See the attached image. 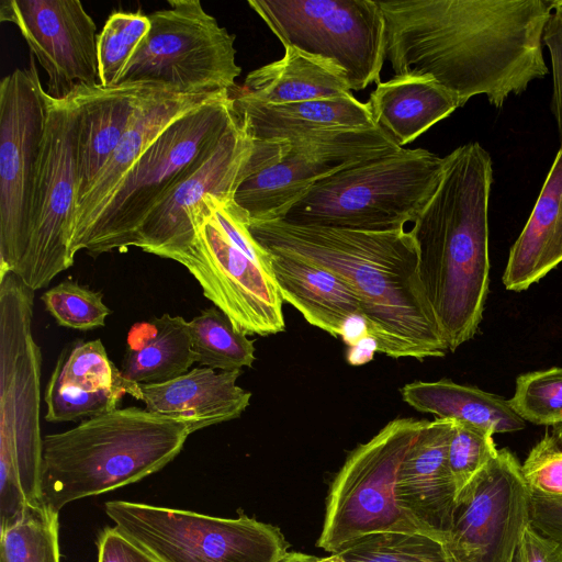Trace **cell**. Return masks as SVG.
I'll return each instance as SVG.
<instances>
[{"mask_svg": "<svg viewBox=\"0 0 562 562\" xmlns=\"http://www.w3.org/2000/svg\"><path fill=\"white\" fill-rule=\"evenodd\" d=\"M98 562H160L117 528H105L98 539Z\"/></svg>", "mask_w": 562, "mask_h": 562, "instance_id": "cell-41", "label": "cell"}, {"mask_svg": "<svg viewBox=\"0 0 562 562\" xmlns=\"http://www.w3.org/2000/svg\"><path fill=\"white\" fill-rule=\"evenodd\" d=\"M218 93L181 94L164 89L140 104L113 154L77 204L70 244L97 216L146 148L171 123Z\"/></svg>", "mask_w": 562, "mask_h": 562, "instance_id": "cell-21", "label": "cell"}, {"mask_svg": "<svg viewBox=\"0 0 562 562\" xmlns=\"http://www.w3.org/2000/svg\"><path fill=\"white\" fill-rule=\"evenodd\" d=\"M512 562H562V543L527 527Z\"/></svg>", "mask_w": 562, "mask_h": 562, "instance_id": "cell-43", "label": "cell"}, {"mask_svg": "<svg viewBox=\"0 0 562 562\" xmlns=\"http://www.w3.org/2000/svg\"><path fill=\"white\" fill-rule=\"evenodd\" d=\"M509 402L525 422L562 426V368L553 367L519 375Z\"/></svg>", "mask_w": 562, "mask_h": 562, "instance_id": "cell-36", "label": "cell"}, {"mask_svg": "<svg viewBox=\"0 0 562 562\" xmlns=\"http://www.w3.org/2000/svg\"><path fill=\"white\" fill-rule=\"evenodd\" d=\"M367 104L374 124L400 147L460 108L451 92L426 76H393L381 81Z\"/></svg>", "mask_w": 562, "mask_h": 562, "instance_id": "cell-26", "label": "cell"}, {"mask_svg": "<svg viewBox=\"0 0 562 562\" xmlns=\"http://www.w3.org/2000/svg\"><path fill=\"white\" fill-rule=\"evenodd\" d=\"M188 220V233L155 255L182 265L238 331L260 336L283 331V300L272 274L227 235L206 196Z\"/></svg>", "mask_w": 562, "mask_h": 562, "instance_id": "cell-10", "label": "cell"}, {"mask_svg": "<svg viewBox=\"0 0 562 562\" xmlns=\"http://www.w3.org/2000/svg\"><path fill=\"white\" fill-rule=\"evenodd\" d=\"M268 104H285L351 94L345 72L335 64L284 47V55L250 71L235 92Z\"/></svg>", "mask_w": 562, "mask_h": 562, "instance_id": "cell-27", "label": "cell"}, {"mask_svg": "<svg viewBox=\"0 0 562 562\" xmlns=\"http://www.w3.org/2000/svg\"><path fill=\"white\" fill-rule=\"evenodd\" d=\"M521 464L507 448L457 502L447 548L458 562H512L530 525V493Z\"/></svg>", "mask_w": 562, "mask_h": 562, "instance_id": "cell-17", "label": "cell"}, {"mask_svg": "<svg viewBox=\"0 0 562 562\" xmlns=\"http://www.w3.org/2000/svg\"><path fill=\"white\" fill-rule=\"evenodd\" d=\"M289 144L278 162L247 178L235 191L234 201L249 222L280 220L321 180L402 148L376 125L319 131Z\"/></svg>", "mask_w": 562, "mask_h": 562, "instance_id": "cell-15", "label": "cell"}, {"mask_svg": "<svg viewBox=\"0 0 562 562\" xmlns=\"http://www.w3.org/2000/svg\"><path fill=\"white\" fill-rule=\"evenodd\" d=\"M50 378L86 391L120 390L140 401L139 384L123 378L121 370L109 359L100 339L66 347Z\"/></svg>", "mask_w": 562, "mask_h": 562, "instance_id": "cell-32", "label": "cell"}, {"mask_svg": "<svg viewBox=\"0 0 562 562\" xmlns=\"http://www.w3.org/2000/svg\"><path fill=\"white\" fill-rule=\"evenodd\" d=\"M45 102L30 241L13 272L34 291L74 265L70 236L79 186L76 106L69 97L55 99L46 91Z\"/></svg>", "mask_w": 562, "mask_h": 562, "instance_id": "cell-13", "label": "cell"}, {"mask_svg": "<svg viewBox=\"0 0 562 562\" xmlns=\"http://www.w3.org/2000/svg\"><path fill=\"white\" fill-rule=\"evenodd\" d=\"M241 370L220 371L198 367L162 383L139 384L146 409L189 419L200 429L238 418L251 393L237 385Z\"/></svg>", "mask_w": 562, "mask_h": 562, "instance_id": "cell-22", "label": "cell"}, {"mask_svg": "<svg viewBox=\"0 0 562 562\" xmlns=\"http://www.w3.org/2000/svg\"><path fill=\"white\" fill-rule=\"evenodd\" d=\"M529 516L538 532L562 543V498L530 494Z\"/></svg>", "mask_w": 562, "mask_h": 562, "instance_id": "cell-42", "label": "cell"}, {"mask_svg": "<svg viewBox=\"0 0 562 562\" xmlns=\"http://www.w3.org/2000/svg\"><path fill=\"white\" fill-rule=\"evenodd\" d=\"M251 135L265 142L290 143L319 131L375 126L367 103L345 97L285 104L261 103L232 93Z\"/></svg>", "mask_w": 562, "mask_h": 562, "instance_id": "cell-24", "label": "cell"}, {"mask_svg": "<svg viewBox=\"0 0 562 562\" xmlns=\"http://www.w3.org/2000/svg\"><path fill=\"white\" fill-rule=\"evenodd\" d=\"M150 29L148 15L137 12H113L98 34L99 82L117 85L142 41Z\"/></svg>", "mask_w": 562, "mask_h": 562, "instance_id": "cell-34", "label": "cell"}, {"mask_svg": "<svg viewBox=\"0 0 562 562\" xmlns=\"http://www.w3.org/2000/svg\"><path fill=\"white\" fill-rule=\"evenodd\" d=\"M440 184L409 229L418 273L448 350L474 337L490 285V154L477 143L443 157Z\"/></svg>", "mask_w": 562, "mask_h": 562, "instance_id": "cell-3", "label": "cell"}, {"mask_svg": "<svg viewBox=\"0 0 562 562\" xmlns=\"http://www.w3.org/2000/svg\"><path fill=\"white\" fill-rule=\"evenodd\" d=\"M313 562H454L440 541L415 532H378Z\"/></svg>", "mask_w": 562, "mask_h": 562, "instance_id": "cell-31", "label": "cell"}, {"mask_svg": "<svg viewBox=\"0 0 562 562\" xmlns=\"http://www.w3.org/2000/svg\"><path fill=\"white\" fill-rule=\"evenodd\" d=\"M193 363L188 322L165 313L131 328L120 370L130 382L151 384L172 380Z\"/></svg>", "mask_w": 562, "mask_h": 562, "instance_id": "cell-28", "label": "cell"}, {"mask_svg": "<svg viewBox=\"0 0 562 562\" xmlns=\"http://www.w3.org/2000/svg\"><path fill=\"white\" fill-rule=\"evenodd\" d=\"M102 297L101 292L65 280L45 291L41 300L59 326L86 331L104 326L111 314Z\"/></svg>", "mask_w": 562, "mask_h": 562, "instance_id": "cell-37", "label": "cell"}, {"mask_svg": "<svg viewBox=\"0 0 562 562\" xmlns=\"http://www.w3.org/2000/svg\"><path fill=\"white\" fill-rule=\"evenodd\" d=\"M401 394L403 401L418 412L490 427L495 434L526 427V422L516 414L509 400L451 380L415 381L405 384Z\"/></svg>", "mask_w": 562, "mask_h": 562, "instance_id": "cell-29", "label": "cell"}, {"mask_svg": "<svg viewBox=\"0 0 562 562\" xmlns=\"http://www.w3.org/2000/svg\"><path fill=\"white\" fill-rule=\"evenodd\" d=\"M164 89L168 88L145 82L92 83L78 86L68 95L78 115L77 204L113 154L140 104Z\"/></svg>", "mask_w": 562, "mask_h": 562, "instance_id": "cell-20", "label": "cell"}, {"mask_svg": "<svg viewBox=\"0 0 562 562\" xmlns=\"http://www.w3.org/2000/svg\"><path fill=\"white\" fill-rule=\"evenodd\" d=\"M490 427L454 420L448 448V467L454 483L456 499L472 484L480 473L496 458Z\"/></svg>", "mask_w": 562, "mask_h": 562, "instance_id": "cell-35", "label": "cell"}, {"mask_svg": "<svg viewBox=\"0 0 562 562\" xmlns=\"http://www.w3.org/2000/svg\"><path fill=\"white\" fill-rule=\"evenodd\" d=\"M454 562H458V561L454 559Z\"/></svg>", "mask_w": 562, "mask_h": 562, "instance_id": "cell-45", "label": "cell"}, {"mask_svg": "<svg viewBox=\"0 0 562 562\" xmlns=\"http://www.w3.org/2000/svg\"><path fill=\"white\" fill-rule=\"evenodd\" d=\"M168 4L148 15L150 29L117 85L153 83L181 94L233 93L241 72L235 35L199 0H169Z\"/></svg>", "mask_w": 562, "mask_h": 562, "instance_id": "cell-9", "label": "cell"}, {"mask_svg": "<svg viewBox=\"0 0 562 562\" xmlns=\"http://www.w3.org/2000/svg\"><path fill=\"white\" fill-rule=\"evenodd\" d=\"M249 231L266 250L340 278L360 302L375 351L417 360L446 355L448 347L419 279L411 231L369 232L282 220L249 222Z\"/></svg>", "mask_w": 562, "mask_h": 562, "instance_id": "cell-2", "label": "cell"}, {"mask_svg": "<svg viewBox=\"0 0 562 562\" xmlns=\"http://www.w3.org/2000/svg\"><path fill=\"white\" fill-rule=\"evenodd\" d=\"M562 262V142L531 214L510 248L503 283L527 290Z\"/></svg>", "mask_w": 562, "mask_h": 562, "instance_id": "cell-25", "label": "cell"}, {"mask_svg": "<svg viewBox=\"0 0 562 562\" xmlns=\"http://www.w3.org/2000/svg\"><path fill=\"white\" fill-rule=\"evenodd\" d=\"M289 147V143L255 138L238 113L217 144L154 207L134 247L155 255L175 244L189 231L188 214L207 194L234 196L244 180L278 162Z\"/></svg>", "mask_w": 562, "mask_h": 562, "instance_id": "cell-16", "label": "cell"}, {"mask_svg": "<svg viewBox=\"0 0 562 562\" xmlns=\"http://www.w3.org/2000/svg\"><path fill=\"white\" fill-rule=\"evenodd\" d=\"M284 47L324 58L346 75L351 90L381 82L385 22L373 0H249Z\"/></svg>", "mask_w": 562, "mask_h": 562, "instance_id": "cell-12", "label": "cell"}, {"mask_svg": "<svg viewBox=\"0 0 562 562\" xmlns=\"http://www.w3.org/2000/svg\"><path fill=\"white\" fill-rule=\"evenodd\" d=\"M34 290L0 276V463L16 471L30 506L42 502V355L31 329Z\"/></svg>", "mask_w": 562, "mask_h": 562, "instance_id": "cell-7", "label": "cell"}, {"mask_svg": "<svg viewBox=\"0 0 562 562\" xmlns=\"http://www.w3.org/2000/svg\"><path fill=\"white\" fill-rule=\"evenodd\" d=\"M269 254L283 302L294 306L308 324L344 337L351 319L362 318L358 297L336 274L295 257Z\"/></svg>", "mask_w": 562, "mask_h": 562, "instance_id": "cell-23", "label": "cell"}, {"mask_svg": "<svg viewBox=\"0 0 562 562\" xmlns=\"http://www.w3.org/2000/svg\"><path fill=\"white\" fill-rule=\"evenodd\" d=\"M426 422L395 418L349 453L330 485L317 547L334 553L372 533H422L400 508L396 485Z\"/></svg>", "mask_w": 562, "mask_h": 562, "instance_id": "cell-8", "label": "cell"}, {"mask_svg": "<svg viewBox=\"0 0 562 562\" xmlns=\"http://www.w3.org/2000/svg\"><path fill=\"white\" fill-rule=\"evenodd\" d=\"M454 420L426 422L403 461L396 485L397 504L425 536L447 546L457 510L448 448Z\"/></svg>", "mask_w": 562, "mask_h": 562, "instance_id": "cell-19", "label": "cell"}, {"mask_svg": "<svg viewBox=\"0 0 562 562\" xmlns=\"http://www.w3.org/2000/svg\"><path fill=\"white\" fill-rule=\"evenodd\" d=\"M443 167V157L402 147L321 180L280 220L369 232L405 229L434 196Z\"/></svg>", "mask_w": 562, "mask_h": 562, "instance_id": "cell-6", "label": "cell"}, {"mask_svg": "<svg viewBox=\"0 0 562 562\" xmlns=\"http://www.w3.org/2000/svg\"><path fill=\"white\" fill-rule=\"evenodd\" d=\"M279 562H313V555L288 551Z\"/></svg>", "mask_w": 562, "mask_h": 562, "instance_id": "cell-44", "label": "cell"}, {"mask_svg": "<svg viewBox=\"0 0 562 562\" xmlns=\"http://www.w3.org/2000/svg\"><path fill=\"white\" fill-rule=\"evenodd\" d=\"M124 394L120 390L86 391L49 378L44 396L47 407L45 420L75 422L110 412L116 408Z\"/></svg>", "mask_w": 562, "mask_h": 562, "instance_id": "cell-38", "label": "cell"}, {"mask_svg": "<svg viewBox=\"0 0 562 562\" xmlns=\"http://www.w3.org/2000/svg\"><path fill=\"white\" fill-rule=\"evenodd\" d=\"M520 469L531 495L562 498V426L531 448Z\"/></svg>", "mask_w": 562, "mask_h": 562, "instance_id": "cell-39", "label": "cell"}, {"mask_svg": "<svg viewBox=\"0 0 562 562\" xmlns=\"http://www.w3.org/2000/svg\"><path fill=\"white\" fill-rule=\"evenodd\" d=\"M0 21L18 26L30 54L47 74L48 95L67 98L99 82L98 34L78 0H3Z\"/></svg>", "mask_w": 562, "mask_h": 562, "instance_id": "cell-18", "label": "cell"}, {"mask_svg": "<svg viewBox=\"0 0 562 562\" xmlns=\"http://www.w3.org/2000/svg\"><path fill=\"white\" fill-rule=\"evenodd\" d=\"M238 117L231 92H221L171 123L142 154L113 194L70 244L95 258L134 246L147 216L213 148Z\"/></svg>", "mask_w": 562, "mask_h": 562, "instance_id": "cell-5", "label": "cell"}, {"mask_svg": "<svg viewBox=\"0 0 562 562\" xmlns=\"http://www.w3.org/2000/svg\"><path fill=\"white\" fill-rule=\"evenodd\" d=\"M104 510L160 562H279L288 552L277 527L245 515L221 518L126 501L108 502Z\"/></svg>", "mask_w": 562, "mask_h": 562, "instance_id": "cell-11", "label": "cell"}, {"mask_svg": "<svg viewBox=\"0 0 562 562\" xmlns=\"http://www.w3.org/2000/svg\"><path fill=\"white\" fill-rule=\"evenodd\" d=\"M198 430L192 420L131 406L45 435L42 502L59 514L71 502L135 483L172 461Z\"/></svg>", "mask_w": 562, "mask_h": 562, "instance_id": "cell-4", "label": "cell"}, {"mask_svg": "<svg viewBox=\"0 0 562 562\" xmlns=\"http://www.w3.org/2000/svg\"><path fill=\"white\" fill-rule=\"evenodd\" d=\"M194 362L220 371L241 370L255 361L254 340L235 329L216 306L188 322Z\"/></svg>", "mask_w": 562, "mask_h": 562, "instance_id": "cell-30", "label": "cell"}, {"mask_svg": "<svg viewBox=\"0 0 562 562\" xmlns=\"http://www.w3.org/2000/svg\"><path fill=\"white\" fill-rule=\"evenodd\" d=\"M0 562H60L58 514L29 506L19 521L1 529Z\"/></svg>", "mask_w": 562, "mask_h": 562, "instance_id": "cell-33", "label": "cell"}, {"mask_svg": "<svg viewBox=\"0 0 562 562\" xmlns=\"http://www.w3.org/2000/svg\"><path fill=\"white\" fill-rule=\"evenodd\" d=\"M45 90L35 58L0 83V276L14 272L26 252L42 138Z\"/></svg>", "mask_w": 562, "mask_h": 562, "instance_id": "cell-14", "label": "cell"}, {"mask_svg": "<svg viewBox=\"0 0 562 562\" xmlns=\"http://www.w3.org/2000/svg\"><path fill=\"white\" fill-rule=\"evenodd\" d=\"M378 2L385 22V59L394 76L430 77L460 106L484 94L501 109L549 72L542 33L561 0Z\"/></svg>", "mask_w": 562, "mask_h": 562, "instance_id": "cell-1", "label": "cell"}, {"mask_svg": "<svg viewBox=\"0 0 562 562\" xmlns=\"http://www.w3.org/2000/svg\"><path fill=\"white\" fill-rule=\"evenodd\" d=\"M542 45L548 48L551 58L553 85L551 110L562 142V0L546 21Z\"/></svg>", "mask_w": 562, "mask_h": 562, "instance_id": "cell-40", "label": "cell"}]
</instances>
